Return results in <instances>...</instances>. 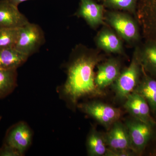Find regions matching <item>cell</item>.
I'll list each match as a JSON object with an SVG mask.
<instances>
[{"instance_id": "6da1fadb", "label": "cell", "mask_w": 156, "mask_h": 156, "mask_svg": "<svg viewBox=\"0 0 156 156\" xmlns=\"http://www.w3.org/2000/svg\"><path fill=\"white\" fill-rule=\"evenodd\" d=\"M101 57L94 51L78 47L71 56L66 66V80L58 92L70 109L75 110L79 101L84 98H95L106 95L95 82V66Z\"/></svg>"}, {"instance_id": "7a4b0ae2", "label": "cell", "mask_w": 156, "mask_h": 156, "mask_svg": "<svg viewBox=\"0 0 156 156\" xmlns=\"http://www.w3.org/2000/svg\"><path fill=\"white\" fill-rule=\"evenodd\" d=\"M143 73V68L140 63L137 50H135L130 65L121 73L112 88L119 100L125 101L129 94L134 92L139 83Z\"/></svg>"}, {"instance_id": "3957f363", "label": "cell", "mask_w": 156, "mask_h": 156, "mask_svg": "<svg viewBox=\"0 0 156 156\" xmlns=\"http://www.w3.org/2000/svg\"><path fill=\"white\" fill-rule=\"evenodd\" d=\"M77 108L96 120L107 130L120 120L122 114L120 109L97 100L79 103Z\"/></svg>"}, {"instance_id": "277c9868", "label": "cell", "mask_w": 156, "mask_h": 156, "mask_svg": "<svg viewBox=\"0 0 156 156\" xmlns=\"http://www.w3.org/2000/svg\"><path fill=\"white\" fill-rule=\"evenodd\" d=\"M45 41L44 34L41 27L29 22L20 27L18 39L14 48L30 57L38 52Z\"/></svg>"}, {"instance_id": "5b68a950", "label": "cell", "mask_w": 156, "mask_h": 156, "mask_svg": "<svg viewBox=\"0 0 156 156\" xmlns=\"http://www.w3.org/2000/svg\"><path fill=\"white\" fill-rule=\"evenodd\" d=\"M128 129L132 150L136 155L141 154L154 136L156 127L131 117L125 123Z\"/></svg>"}, {"instance_id": "8992f818", "label": "cell", "mask_w": 156, "mask_h": 156, "mask_svg": "<svg viewBox=\"0 0 156 156\" xmlns=\"http://www.w3.org/2000/svg\"><path fill=\"white\" fill-rule=\"evenodd\" d=\"M135 12L147 41L156 42V0H138Z\"/></svg>"}, {"instance_id": "52a82bcc", "label": "cell", "mask_w": 156, "mask_h": 156, "mask_svg": "<svg viewBox=\"0 0 156 156\" xmlns=\"http://www.w3.org/2000/svg\"><path fill=\"white\" fill-rule=\"evenodd\" d=\"M33 136V133L27 123L20 121L8 129L4 144L17 150L23 156L31 144Z\"/></svg>"}, {"instance_id": "ba28073f", "label": "cell", "mask_w": 156, "mask_h": 156, "mask_svg": "<svg viewBox=\"0 0 156 156\" xmlns=\"http://www.w3.org/2000/svg\"><path fill=\"white\" fill-rule=\"evenodd\" d=\"M106 20L120 36L127 41L135 42L139 40L138 26L134 20L127 14L110 12L106 15Z\"/></svg>"}, {"instance_id": "9c48e42d", "label": "cell", "mask_w": 156, "mask_h": 156, "mask_svg": "<svg viewBox=\"0 0 156 156\" xmlns=\"http://www.w3.org/2000/svg\"><path fill=\"white\" fill-rule=\"evenodd\" d=\"M124 101L123 107L131 117L156 127V120L152 116L148 104L141 95L133 92Z\"/></svg>"}, {"instance_id": "30bf717a", "label": "cell", "mask_w": 156, "mask_h": 156, "mask_svg": "<svg viewBox=\"0 0 156 156\" xmlns=\"http://www.w3.org/2000/svg\"><path fill=\"white\" fill-rule=\"evenodd\" d=\"M95 82L96 87L100 90L104 89L112 85L121 73V64L118 59L111 58L97 65Z\"/></svg>"}, {"instance_id": "8fae6325", "label": "cell", "mask_w": 156, "mask_h": 156, "mask_svg": "<svg viewBox=\"0 0 156 156\" xmlns=\"http://www.w3.org/2000/svg\"><path fill=\"white\" fill-rule=\"evenodd\" d=\"M107 131L104 134V136L108 147L132 150L129 133L125 123L119 120Z\"/></svg>"}, {"instance_id": "7c38bea8", "label": "cell", "mask_w": 156, "mask_h": 156, "mask_svg": "<svg viewBox=\"0 0 156 156\" xmlns=\"http://www.w3.org/2000/svg\"><path fill=\"white\" fill-rule=\"evenodd\" d=\"M29 22L17 6L8 0H0V27L19 28Z\"/></svg>"}, {"instance_id": "4fadbf2b", "label": "cell", "mask_w": 156, "mask_h": 156, "mask_svg": "<svg viewBox=\"0 0 156 156\" xmlns=\"http://www.w3.org/2000/svg\"><path fill=\"white\" fill-rule=\"evenodd\" d=\"M103 5L98 4L94 0H80V7L76 14L95 28L103 23Z\"/></svg>"}, {"instance_id": "5bb4252c", "label": "cell", "mask_w": 156, "mask_h": 156, "mask_svg": "<svg viewBox=\"0 0 156 156\" xmlns=\"http://www.w3.org/2000/svg\"><path fill=\"white\" fill-rule=\"evenodd\" d=\"M134 92L145 99L151 113L156 118V79L147 73L143 69L142 76Z\"/></svg>"}, {"instance_id": "9a60e30c", "label": "cell", "mask_w": 156, "mask_h": 156, "mask_svg": "<svg viewBox=\"0 0 156 156\" xmlns=\"http://www.w3.org/2000/svg\"><path fill=\"white\" fill-rule=\"evenodd\" d=\"M137 52L144 71L151 76H156V42L147 41L146 44Z\"/></svg>"}, {"instance_id": "2e32d148", "label": "cell", "mask_w": 156, "mask_h": 156, "mask_svg": "<svg viewBox=\"0 0 156 156\" xmlns=\"http://www.w3.org/2000/svg\"><path fill=\"white\" fill-rule=\"evenodd\" d=\"M28 56L14 48L0 49V68L17 69L27 61Z\"/></svg>"}, {"instance_id": "e0dca14e", "label": "cell", "mask_w": 156, "mask_h": 156, "mask_svg": "<svg viewBox=\"0 0 156 156\" xmlns=\"http://www.w3.org/2000/svg\"><path fill=\"white\" fill-rule=\"evenodd\" d=\"M98 46L108 53H121L123 45L120 39L112 31L105 29L98 34L96 39Z\"/></svg>"}, {"instance_id": "ac0fdd59", "label": "cell", "mask_w": 156, "mask_h": 156, "mask_svg": "<svg viewBox=\"0 0 156 156\" xmlns=\"http://www.w3.org/2000/svg\"><path fill=\"white\" fill-rule=\"evenodd\" d=\"M86 146L87 154L90 156H105L108 147L104 134L95 128H91L87 136Z\"/></svg>"}, {"instance_id": "d6986e66", "label": "cell", "mask_w": 156, "mask_h": 156, "mask_svg": "<svg viewBox=\"0 0 156 156\" xmlns=\"http://www.w3.org/2000/svg\"><path fill=\"white\" fill-rule=\"evenodd\" d=\"M17 69L0 68V99L11 94L17 86Z\"/></svg>"}, {"instance_id": "ffe728a7", "label": "cell", "mask_w": 156, "mask_h": 156, "mask_svg": "<svg viewBox=\"0 0 156 156\" xmlns=\"http://www.w3.org/2000/svg\"><path fill=\"white\" fill-rule=\"evenodd\" d=\"M19 28L0 27V49L15 47L18 39Z\"/></svg>"}, {"instance_id": "44dd1931", "label": "cell", "mask_w": 156, "mask_h": 156, "mask_svg": "<svg viewBox=\"0 0 156 156\" xmlns=\"http://www.w3.org/2000/svg\"><path fill=\"white\" fill-rule=\"evenodd\" d=\"M138 0H102L103 5L110 9L134 12Z\"/></svg>"}, {"instance_id": "7402d4cb", "label": "cell", "mask_w": 156, "mask_h": 156, "mask_svg": "<svg viewBox=\"0 0 156 156\" xmlns=\"http://www.w3.org/2000/svg\"><path fill=\"white\" fill-rule=\"evenodd\" d=\"M136 154L130 149H115L108 147L105 156H134Z\"/></svg>"}, {"instance_id": "603a6c76", "label": "cell", "mask_w": 156, "mask_h": 156, "mask_svg": "<svg viewBox=\"0 0 156 156\" xmlns=\"http://www.w3.org/2000/svg\"><path fill=\"white\" fill-rule=\"evenodd\" d=\"M0 156H22L17 150L5 144H3L2 147L0 148Z\"/></svg>"}, {"instance_id": "cb8c5ba5", "label": "cell", "mask_w": 156, "mask_h": 156, "mask_svg": "<svg viewBox=\"0 0 156 156\" xmlns=\"http://www.w3.org/2000/svg\"><path fill=\"white\" fill-rule=\"evenodd\" d=\"M8 1L13 5H14L18 7L20 3L26 2V1H29V0H8Z\"/></svg>"}, {"instance_id": "d4e9b609", "label": "cell", "mask_w": 156, "mask_h": 156, "mask_svg": "<svg viewBox=\"0 0 156 156\" xmlns=\"http://www.w3.org/2000/svg\"><path fill=\"white\" fill-rule=\"evenodd\" d=\"M2 116H0V121H1V119H2Z\"/></svg>"}]
</instances>
